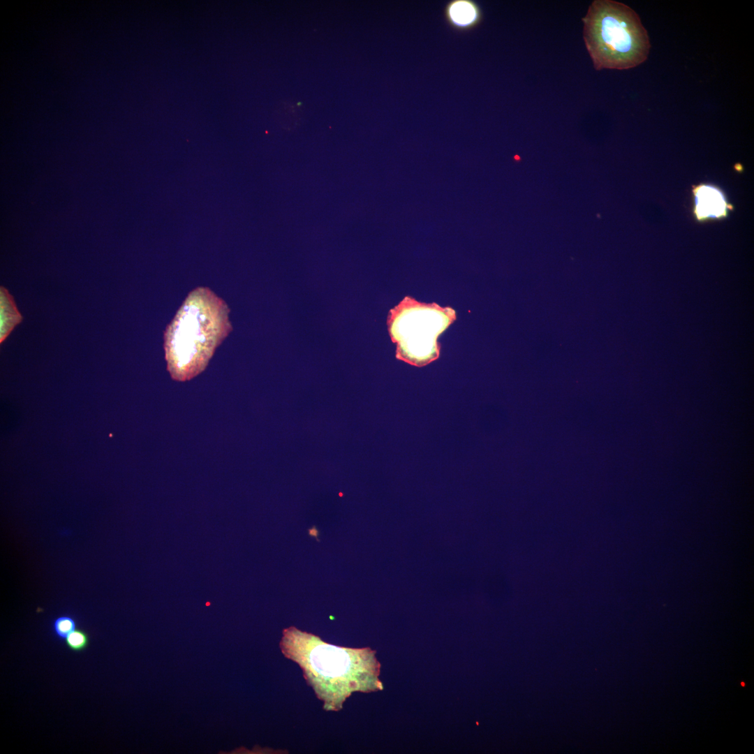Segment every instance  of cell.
<instances>
[{
  "mask_svg": "<svg viewBox=\"0 0 754 754\" xmlns=\"http://www.w3.org/2000/svg\"><path fill=\"white\" fill-rule=\"evenodd\" d=\"M229 313L227 304L211 289L198 287L189 293L164 334L172 379L188 380L204 371L232 330Z\"/></svg>",
  "mask_w": 754,
  "mask_h": 754,
  "instance_id": "1",
  "label": "cell"
},
{
  "mask_svg": "<svg viewBox=\"0 0 754 754\" xmlns=\"http://www.w3.org/2000/svg\"><path fill=\"white\" fill-rule=\"evenodd\" d=\"M582 22L584 43L596 70L630 69L647 59V31L637 13L625 3L593 1Z\"/></svg>",
  "mask_w": 754,
  "mask_h": 754,
  "instance_id": "2",
  "label": "cell"
},
{
  "mask_svg": "<svg viewBox=\"0 0 754 754\" xmlns=\"http://www.w3.org/2000/svg\"><path fill=\"white\" fill-rule=\"evenodd\" d=\"M316 646L302 657V666L318 691L325 685L334 689V707L337 700L354 690L370 691L381 688L378 679L379 664L374 651L365 649H346L332 646L318 640Z\"/></svg>",
  "mask_w": 754,
  "mask_h": 754,
  "instance_id": "3",
  "label": "cell"
},
{
  "mask_svg": "<svg viewBox=\"0 0 754 754\" xmlns=\"http://www.w3.org/2000/svg\"><path fill=\"white\" fill-rule=\"evenodd\" d=\"M693 214L697 221L719 220L727 217L733 209L723 191L708 183L694 186Z\"/></svg>",
  "mask_w": 754,
  "mask_h": 754,
  "instance_id": "4",
  "label": "cell"
},
{
  "mask_svg": "<svg viewBox=\"0 0 754 754\" xmlns=\"http://www.w3.org/2000/svg\"><path fill=\"white\" fill-rule=\"evenodd\" d=\"M0 295V340L2 342L13 327L21 321L22 316L5 288H1Z\"/></svg>",
  "mask_w": 754,
  "mask_h": 754,
  "instance_id": "5",
  "label": "cell"
},
{
  "mask_svg": "<svg viewBox=\"0 0 754 754\" xmlns=\"http://www.w3.org/2000/svg\"><path fill=\"white\" fill-rule=\"evenodd\" d=\"M452 19L458 24H468L476 17V11L473 5L467 2H459L451 8Z\"/></svg>",
  "mask_w": 754,
  "mask_h": 754,
  "instance_id": "6",
  "label": "cell"
},
{
  "mask_svg": "<svg viewBox=\"0 0 754 754\" xmlns=\"http://www.w3.org/2000/svg\"><path fill=\"white\" fill-rule=\"evenodd\" d=\"M76 628L75 619L68 615L57 617L52 623L54 635L59 639L65 640Z\"/></svg>",
  "mask_w": 754,
  "mask_h": 754,
  "instance_id": "7",
  "label": "cell"
},
{
  "mask_svg": "<svg viewBox=\"0 0 754 754\" xmlns=\"http://www.w3.org/2000/svg\"><path fill=\"white\" fill-rule=\"evenodd\" d=\"M89 642L88 634L80 628H75L65 639L67 647L75 652L84 650L87 647Z\"/></svg>",
  "mask_w": 754,
  "mask_h": 754,
  "instance_id": "8",
  "label": "cell"
}]
</instances>
